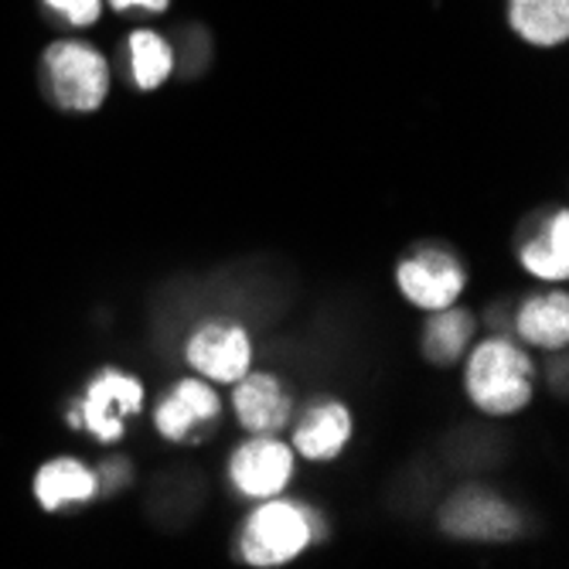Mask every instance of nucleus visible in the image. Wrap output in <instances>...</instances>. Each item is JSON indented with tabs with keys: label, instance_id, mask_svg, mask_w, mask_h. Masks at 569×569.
Instances as JSON below:
<instances>
[{
	"label": "nucleus",
	"instance_id": "nucleus-1",
	"mask_svg": "<svg viewBox=\"0 0 569 569\" xmlns=\"http://www.w3.org/2000/svg\"><path fill=\"white\" fill-rule=\"evenodd\" d=\"M468 389L485 412H515L529 402V358L508 345L488 341L475 351L468 369Z\"/></svg>",
	"mask_w": 569,
	"mask_h": 569
},
{
	"label": "nucleus",
	"instance_id": "nucleus-2",
	"mask_svg": "<svg viewBox=\"0 0 569 569\" xmlns=\"http://www.w3.org/2000/svg\"><path fill=\"white\" fill-rule=\"evenodd\" d=\"M44 72L51 96H56L66 110H96L110 89V69L107 59L79 41H62L48 48Z\"/></svg>",
	"mask_w": 569,
	"mask_h": 569
},
{
	"label": "nucleus",
	"instance_id": "nucleus-3",
	"mask_svg": "<svg viewBox=\"0 0 569 569\" xmlns=\"http://www.w3.org/2000/svg\"><path fill=\"white\" fill-rule=\"evenodd\" d=\"M307 542H310L307 511H300L290 501H270L249 519L242 552L256 566H280L290 562Z\"/></svg>",
	"mask_w": 569,
	"mask_h": 569
},
{
	"label": "nucleus",
	"instance_id": "nucleus-4",
	"mask_svg": "<svg viewBox=\"0 0 569 569\" xmlns=\"http://www.w3.org/2000/svg\"><path fill=\"white\" fill-rule=\"evenodd\" d=\"M140 402H143V392H140L137 379L107 372L89 386V392L82 399V420L99 440L113 443L123 433V417L137 412Z\"/></svg>",
	"mask_w": 569,
	"mask_h": 569
},
{
	"label": "nucleus",
	"instance_id": "nucleus-5",
	"mask_svg": "<svg viewBox=\"0 0 569 569\" xmlns=\"http://www.w3.org/2000/svg\"><path fill=\"white\" fill-rule=\"evenodd\" d=\"M402 293L427 310H443L457 300L463 287V270L447 252H420L399 267Z\"/></svg>",
	"mask_w": 569,
	"mask_h": 569
},
{
	"label": "nucleus",
	"instance_id": "nucleus-6",
	"mask_svg": "<svg viewBox=\"0 0 569 569\" xmlns=\"http://www.w3.org/2000/svg\"><path fill=\"white\" fill-rule=\"evenodd\" d=\"M188 361L204 372L209 379H219V382H239L246 372H249V361H252V348H249V338L246 331L239 328H222V325H212L204 328L191 338L188 345Z\"/></svg>",
	"mask_w": 569,
	"mask_h": 569
},
{
	"label": "nucleus",
	"instance_id": "nucleus-7",
	"mask_svg": "<svg viewBox=\"0 0 569 569\" xmlns=\"http://www.w3.org/2000/svg\"><path fill=\"white\" fill-rule=\"evenodd\" d=\"M293 471V453L277 440H252L232 457V481L242 495L270 498L277 495Z\"/></svg>",
	"mask_w": 569,
	"mask_h": 569
},
{
	"label": "nucleus",
	"instance_id": "nucleus-8",
	"mask_svg": "<svg viewBox=\"0 0 569 569\" xmlns=\"http://www.w3.org/2000/svg\"><path fill=\"white\" fill-rule=\"evenodd\" d=\"M232 399H236V412H239L242 427H249L256 433L280 430L290 417V399L280 389V382L270 376H249V379L242 376Z\"/></svg>",
	"mask_w": 569,
	"mask_h": 569
},
{
	"label": "nucleus",
	"instance_id": "nucleus-9",
	"mask_svg": "<svg viewBox=\"0 0 569 569\" xmlns=\"http://www.w3.org/2000/svg\"><path fill=\"white\" fill-rule=\"evenodd\" d=\"M216 417H219V396H216L209 386H204V382L188 379V382H181V386L161 402V409H158V427H161L164 437L181 440V437H188L194 427L209 423V420H216Z\"/></svg>",
	"mask_w": 569,
	"mask_h": 569
},
{
	"label": "nucleus",
	"instance_id": "nucleus-10",
	"mask_svg": "<svg viewBox=\"0 0 569 569\" xmlns=\"http://www.w3.org/2000/svg\"><path fill=\"white\" fill-rule=\"evenodd\" d=\"M511 28L532 44H559L569 34V0H511Z\"/></svg>",
	"mask_w": 569,
	"mask_h": 569
},
{
	"label": "nucleus",
	"instance_id": "nucleus-11",
	"mask_svg": "<svg viewBox=\"0 0 569 569\" xmlns=\"http://www.w3.org/2000/svg\"><path fill=\"white\" fill-rule=\"evenodd\" d=\"M447 529L457 536H478V539H495V536H508L515 529V515L485 495H471L460 498L450 515H447Z\"/></svg>",
	"mask_w": 569,
	"mask_h": 569
},
{
	"label": "nucleus",
	"instance_id": "nucleus-12",
	"mask_svg": "<svg viewBox=\"0 0 569 569\" xmlns=\"http://www.w3.org/2000/svg\"><path fill=\"white\" fill-rule=\"evenodd\" d=\"M348 433H351L348 412H345L341 406L328 402V406H321V409L310 412L307 423L297 430V440H293V443H297V450H300L303 457H310V460H328V457H335V453L345 447Z\"/></svg>",
	"mask_w": 569,
	"mask_h": 569
},
{
	"label": "nucleus",
	"instance_id": "nucleus-13",
	"mask_svg": "<svg viewBox=\"0 0 569 569\" xmlns=\"http://www.w3.org/2000/svg\"><path fill=\"white\" fill-rule=\"evenodd\" d=\"M96 491V478L79 460H51L34 481V495L44 508H62L69 501H86Z\"/></svg>",
	"mask_w": 569,
	"mask_h": 569
},
{
	"label": "nucleus",
	"instance_id": "nucleus-14",
	"mask_svg": "<svg viewBox=\"0 0 569 569\" xmlns=\"http://www.w3.org/2000/svg\"><path fill=\"white\" fill-rule=\"evenodd\" d=\"M519 331L526 341L542 348H559L569 338V300L566 293L529 300L519 315Z\"/></svg>",
	"mask_w": 569,
	"mask_h": 569
},
{
	"label": "nucleus",
	"instance_id": "nucleus-15",
	"mask_svg": "<svg viewBox=\"0 0 569 569\" xmlns=\"http://www.w3.org/2000/svg\"><path fill=\"white\" fill-rule=\"evenodd\" d=\"M526 267L542 280H562L569 273V219L559 212L546 236L526 249Z\"/></svg>",
	"mask_w": 569,
	"mask_h": 569
},
{
	"label": "nucleus",
	"instance_id": "nucleus-16",
	"mask_svg": "<svg viewBox=\"0 0 569 569\" xmlns=\"http://www.w3.org/2000/svg\"><path fill=\"white\" fill-rule=\"evenodd\" d=\"M171 44L153 34V31H137L130 38V69L140 89H158L171 76Z\"/></svg>",
	"mask_w": 569,
	"mask_h": 569
},
{
	"label": "nucleus",
	"instance_id": "nucleus-17",
	"mask_svg": "<svg viewBox=\"0 0 569 569\" xmlns=\"http://www.w3.org/2000/svg\"><path fill=\"white\" fill-rule=\"evenodd\" d=\"M471 328V318L460 315V310H447V315L433 318L427 331V355L433 361H453L463 351V345H468Z\"/></svg>",
	"mask_w": 569,
	"mask_h": 569
},
{
	"label": "nucleus",
	"instance_id": "nucleus-18",
	"mask_svg": "<svg viewBox=\"0 0 569 569\" xmlns=\"http://www.w3.org/2000/svg\"><path fill=\"white\" fill-rule=\"evenodd\" d=\"M44 4L66 14L72 24H92L99 18V0H44Z\"/></svg>",
	"mask_w": 569,
	"mask_h": 569
},
{
	"label": "nucleus",
	"instance_id": "nucleus-19",
	"mask_svg": "<svg viewBox=\"0 0 569 569\" xmlns=\"http://www.w3.org/2000/svg\"><path fill=\"white\" fill-rule=\"evenodd\" d=\"M117 11H130V8H143V11H164L171 0H110Z\"/></svg>",
	"mask_w": 569,
	"mask_h": 569
}]
</instances>
